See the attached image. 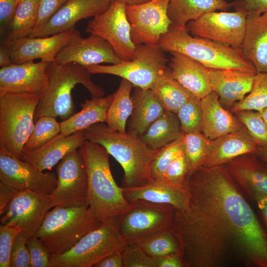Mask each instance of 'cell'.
<instances>
[{
  "label": "cell",
  "instance_id": "obj_12",
  "mask_svg": "<svg viewBox=\"0 0 267 267\" xmlns=\"http://www.w3.org/2000/svg\"><path fill=\"white\" fill-rule=\"evenodd\" d=\"M126 4L111 1L109 7L90 20L86 31L105 40L122 60H131L136 45L131 37V26L126 12Z\"/></svg>",
  "mask_w": 267,
  "mask_h": 267
},
{
  "label": "cell",
  "instance_id": "obj_32",
  "mask_svg": "<svg viewBox=\"0 0 267 267\" xmlns=\"http://www.w3.org/2000/svg\"><path fill=\"white\" fill-rule=\"evenodd\" d=\"M183 134L177 114L165 109L140 137L151 148L160 149Z\"/></svg>",
  "mask_w": 267,
  "mask_h": 267
},
{
  "label": "cell",
  "instance_id": "obj_15",
  "mask_svg": "<svg viewBox=\"0 0 267 267\" xmlns=\"http://www.w3.org/2000/svg\"><path fill=\"white\" fill-rule=\"evenodd\" d=\"M170 0H151L140 4L126 5L131 26V37L136 45L158 44L172 25L167 10Z\"/></svg>",
  "mask_w": 267,
  "mask_h": 267
},
{
  "label": "cell",
  "instance_id": "obj_6",
  "mask_svg": "<svg viewBox=\"0 0 267 267\" xmlns=\"http://www.w3.org/2000/svg\"><path fill=\"white\" fill-rule=\"evenodd\" d=\"M102 224L88 206L54 207L47 212L35 237L49 256H55L70 250L84 235Z\"/></svg>",
  "mask_w": 267,
  "mask_h": 267
},
{
  "label": "cell",
  "instance_id": "obj_3",
  "mask_svg": "<svg viewBox=\"0 0 267 267\" xmlns=\"http://www.w3.org/2000/svg\"><path fill=\"white\" fill-rule=\"evenodd\" d=\"M85 140L102 146L124 171L122 187H134L153 181L152 162L159 149L148 146L141 137L128 132L123 134L98 123L83 130Z\"/></svg>",
  "mask_w": 267,
  "mask_h": 267
},
{
  "label": "cell",
  "instance_id": "obj_18",
  "mask_svg": "<svg viewBox=\"0 0 267 267\" xmlns=\"http://www.w3.org/2000/svg\"><path fill=\"white\" fill-rule=\"evenodd\" d=\"M123 61L105 40L90 34L86 38L80 36L67 44L57 53L54 62L86 67L102 63L116 64Z\"/></svg>",
  "mask_w": 267,
  "mask_h": 267
},
{
  "label": "cell",
  "instance_id": "obj_50",
  "mask_svg": "<svg viewBox=\"0 0 267 267\" xmlns=\"http://www.w3.org/2000/svg\"><path fill=\"white\" fill-rule=\"evenodd\" d=\"M18 3V0H0V30L1 35L7 30Z\"/></svg>",
  "mask_w": 267,
  "mask_h": 267
},
{
  "label": "cell",
  "instance_id": "obj_25",
  "mask_svg": "<svg viewBox=\"0 0 267 267\" xmlns=\"http://www.w3.org/2000/svg\"><path fill=\"white\" fill-rule=\"evenodd\" d=\"M85 140L83 131L69 135L60 133L40 148L23 153L21 159L40 171L50 170L68 153L78 149Z\"/></svg>",
  "mask_w": 267,
  "mask_h": 267
},
{
  "label": "cell",
  "instance_id": "obj_26",
  "mask_svg": "<svg viewBox=\"0 0 267 267\" xmlns=\"http://www.w3.org/2000/svg\"><path fill=\"white\" fill-rule=\"evenodd\" d=\"M212 151L203 167H212L224 165L238 156L254 153L258 147L244 126L237 131L213 140Z\"/></svg>",
  "mask_w": 267,
  "mask_h": 267
},
{
  "label": "cell",
  "instance_id": "obj_34",
  "mask_svg": "<svg viewBox=\"0 0 267 267\" xmlns=\"http://www.w3.org/2000/svg\"><path fill=\"white\" fill-rule=\"evenodd\" d=\"M151 89L164 108L177 113L193 95L171 76L169 68L158 78Z\"/></svg>",
  "mask_w": 267,
  "mask_h": 267
},
{
  "label": "cell",
  "instance_id": "obj_31",
  "mask_svg": "<svg viewBox=\"0 0 267 267\" xmlns=\"http://www.w3.org/2000/svg\"><path fill=\"white\" fill-rule=\"evenodd\" d=\"M232 2L224 0H170L167 13L172 26L185 28L189 21L196 20L206 13L226 11Z\"/></svg>",
  "mask_w": 267,
  "mask_h": 267
},
{
  "label": "cell",
  "instance_id": "obj_35",
  "mask_svg": "<svg viewBox=\"0 0 267 267\" xmlns=\"http://www.w3.org/2000/svg\"><path fill=\"white\" fill-rule=\"evenodd\" d=\"M40 0L19 2L7 30L6 39L16 40L30 36L35 29Z\"/></svg>",
  "mask_w": 267,
  "mask_h": 267
},
{
  "label": "cell",
  "instance_id": "obj_40",
  "mask_svg": "<svg viewBox=\"0 0 267 267\" xmlns=\"http://www.w3.org/2000/svg\"><path fill=\"white\" fill-rule=\"evenodd\" d=\"M184 135V134L159 149L151 165L150 172L153 180L164 181L168 167L183 150Z\"/></svg>",
  "mask_w": 267,
  "mask_h": 267
},
{
  "label": "cell",
  "instance_id": "obj_7",
  "mask_svg": "<svg viewBox=\"0 0 267 267\" xmlns=\"http://www.w3.org/2000/svg\"><path fill=\"white\" fill-rule=\"evenodd\" d=\"M42 95L0 94V148L21 159L34 127L35 112Z\"/></svg>",
  "mask_w": 267,
  "mask_h": 267
},
{
  "label": "cell",
  "instance_id": "obj_42",
  "mask_svg": "<svg viewBox=\"0 0 267 267\" xmlns=\"http://www.w3.org/2000/svg\"><path fill=\"white\" fill-rule=\"evenodd\" d=\"M256 141L258 147L267 149V126L260 113L254 110L234 112Z\"/></svg>",
  "mask_w": 267,
  "mask_h": 267
},
{
  "label": "cell",
  "instance_id": "obj_43",
  "mask_svg": "<svg viewBox=\"0 0 267 267\" xmlns=\"http://www.w3.org/2000/svg\"><path fill=\"white\" fill-rule=\"evenodd\" d=\"M188 174V165L183 150L168 167L164 181L180 189H184Z\"/></svg>",
  "mask_w": 267,
  "mask_h": 267
},
{
  "label": "cell",
  "instance_id": "obj_58",
  "mask_svg": "<svg viewBox=\"0 0 267 267\" xmlns=\"http://www.w3.org/2000/svg\"><path fill=\"white\" fill-rule=\"evenodd\" d=\"M263 120L267 126V107H266L259 111Z\"/></svg>",
  "mask_w": 267,
  "mask_h": 267
},
{
  "label": "cell",
  "instance_id": "obj_2",
  "mask_svg": "<svg viewBox=\"0 0 267 267\" xmlns=\"http://www.w3.org/2000/svg\"><path fill=\"white\" fill-rule=\"evenodd\" d=\"M87 169L88 206L103 223L117 222L129 208L123 187L116 183L111 172L109 153L101 145L87 140L78 148Z\"/></svg>",
  "mask_w": 267,
  "mask_h": 267
},
{
  "label": "cell",
  "instance_id": "obj_36",
  "mask_svg": "<svg viewBox=\"0 0 267 267\" xmlns=\"http://www.w3.org/2000/svg\"><path fill=\"white\" fill-rule=\"evenodd\" d=\"M213 143L202 132L184 134L183 151L188 165L187 177L202 166L212 151Z\"/></svg>",
  "mask_w": 267,
  "mask_h": 267
},
{
  "label": "cell",
  "instance_id": "obj_48",
  "mask_svg": "<svg viewBox=\"0 0 267 267\" xmlns=\"http://www.w3.org/2000/svg\"><path fill=\"white\" fill-rule=\"evenodd\" d=\"M67 0H40L37 19L34 31L46 23Z\"/></svg>",
  "mask_w": 267,
  "mask_h": 267
},
{
  "label": "cell",
  "instance_id": "obj_45",
  "mask_svg": "<svg viewBox=\"0 0 267 267\" xmlns=\"http://www.w3.org/2000/svg\"><path fill=\"white\" fill-rule=\"evenodd\" d=\"M19 231L6 225L0 226V267H10L12 248Z\"/></svg>",
  "mask_w": 267,
  "mask_h": 267
},
{
  "label": "cell",
  "instance_id": "obj_49",
  "mask_svg": "<svg viewBox=\"0 0 267 267\" xmlns=\"http://www.w3.org/2000/svg\"><path fill=\"white\" fill-rule=\"evenodd\" d=\"M233 7L247 17L267 12V0H234Z\"/></svg>",
  "mask_w": 267,
  "mask_h": 267
},
{
  "label": "cell",
  "instance_id": "obj_19",
  "mask_svg": "<svg viewBox=\"0 0 267 267\" xmlns=\"http://www.w3.org/2000/svg\"><path fill=\"white\" fill-rule=\"evenodd\" d=\"M48 63L34 61L12 63L0 69V94L20 93L42 95L47 82Z\"/></svg>",
  "mask_w": 267,
  "mask_h": 267
},
{
  "label": "cell",
  "instance_id": "obj_27",
  "mask_svg": "<svg viewBox=\"0 0 267 267\" xmlns=\"http://www.w3.org/2000/svg\"><path fill=\"white\" fill-rule=\"evenodd\" d=\"M241 49L257 73H267V12L247 17Z\"/></svg>",
  "mask_w": 267,
  "mask_h": 267
},
{
  "label": "cell",
  "instance_id": "obj_23",
  "mask_svg": "<svg viewBox=\"0 0 267 267\" xmlns=\"http://www.w3.org/2000/svg\"><path fill=\"white\" fill-rule=\"evenodd\" d=\"M170 53L169 68L173 78L199 99L212 91L208 68L181 53L172 51Z\"/></svg>",
  "mask_w": 267,
  "mask_h": 267
},
{
  "label": "cell",
  "instance_id": "obj_13",
  "mask_svg": "<svg viewBox=\"0 0 267 267\" xmlns=\"http://www.w3.org/2000/svg\"><path fill=\"white\" fill-rule=\"evenodd\" d=\"M51 208L50 195L29 189L19 190L1 216L0 224L17 229L28 239L35 237Z\"/></svg>",
  "mask_w": 267,
  "mask_h": 267
},
{
  "label": "cell",
  "instance_id": "obj_20",
  "mask_svg": "<svg viewBox=\"0 0 267 267\" xmlns=\"http://www.w3.org/2000/svg\"><path fill=\"white\" fill-rule=\"evenodd\" d=\"M108 0H67L53 16L30 37H47L69 31L80 20L95 17L109 6Z\"/></svg>",
  "mask_w": 267,
  "mask_h": 267
},
{
  "label": "cell",
  "instance_id": "obj_52",
  "mask_svg": "<svg viewBox=\"0 0 267 267\" xmlns=\"http://www.w3.org/2000/svg\"><path fill=\"white\" fill-rule=\"evenodd\" d=\"M153 259L156 267H183L180 254H171Z\"/></svg>",
  "mask_w": 267,
  "mask_h": 267
},
{
  "label": "cell",
  "instance_id": "obj_4",
  "mask_svg": "<svg viewBox=\"0 0 267 267\" xmlns=\"http://www.w3.org/2000/svg\"><path fill=\"white\" fill-rule=\"evenodd\" d=\"M78 84L83 85L92 97L104 95L103 89L91 79L85 67L78 64L48 63L47 82L37 106L34 120L42 116L66 120L74 114L72 90Z\"/></svg>",
  "mask_w": 267,
  "mask_h": 267
},
{
  "label": "cell",
  "instance_id": "obj_30",
  "mask_svg": "<svg viewBox=\"0 0 267 267\" xmlns=\"http://www.w3.org/2000/svg\"><path fill=\"white\" fill-rule=\"evenodd\" d=\"M113 99V93L86 99L81 104L80 111L60 122V133L69 135L83 131L93 124L106 122L108 110Z\"/></svg>",
  "mask_w": 267,
  "mask_h": 267
},
{
  "label": "cell",
  "instance_id": "obj_59",
  "mask_svg": "<svg viewBox=\"0 0 267 267\" xmlns=\"http://www.w3.org/2000/svg\"><path fill=\"white\" fill-rule=\"evenodd\" d=\"M21 0H18V1L19 2V1H21Z\"/></svg>",
  "mask_w": 267,
  "mask_h": 267
},
{
  "label": "cell",
  "instance_id": "obj_5",
  "mask_svg": "<svg viewBox=\"0 0 267 267\" xmlns=\"http://www.w3.org/2000/svg\"><path fill=\"white\" fill-rule=\"evenodd\" d=\"M158 44L164 51L184 54L208 69H236L257 73L240 48L199 37H193L186 28L171 26Z\"/></svg>",
  "mask_w": 267,
  "mask_h": 267
},
{
  "label": "cell",
  "instance_id": "obj_39",
  "mask_svg": "<svg viewBox=\"0 0 267 267\" xmlns=\"http://www.w3.org/2000/svg\"><path fill=\"white\" fill-rule=\"evenodd\" d=\"M267 107V73H257L251 90L230 109L233 113L241 110L260 111Z\"/></svg>",
  "mask_w": 267,
  "mask_h": 267
},
{
  "label": "cell",
  "instance_id": "obj_47",
  "mask_svg": "<svg viewBox=\"0 0 267 267\" xmlns=\"http://www.w3.org/2000/svg\"><path fill=\"white\" fill-rule=\"evenodd\" d=\"M27 245L30 256L31 267H49V254L37 238L28 239Z\"/></svg>",
  "mask_w": 267,
  "mask_h": 267
},
{
  "label": "cell",
  "instance_id": "obj_16",
  "mask_svg": "<svg viewBox=\"0 0 267 267\" xmlns=\"http://www.w3.org/2000/svg\"><path fill=\"white\" fill-rule=\"evenodd\" d=\"M0 181L18 190L29 189L50 195L57 185L54 173H44L31 163L0 148Z\"/></svg>",
  "mask_w": 267,
  "mask_h": 267
},
{
  "label": "cell",
  "instance_id": "obj_37",
  "mask_svg": "<svg viewBox=\"0 0 267 267\" xmlns=\"http://www.w3.org/2000/svg\"><path fill=\"white\" fill-rule=\"evenodd\" d=\"M153 259L180 254L178 242L169 229L160 231L133 242Z\"/></svg>",
  "mask_w": 267,
  "mask_h": 267
},
{
  "label": "cell",
  "instance_id": "obj_9",
  "mask_svg": "<svg viewBox=\"0 0 267 267\" xmlns=\"http://www.w3.org/2000/svg\"><path fill=\"white\" fill-rule=\"evenodd\" d=\"M158 44L136 45L133 59L111 65L99 64L84 67L91 74L117 76L131 82L134 87L151 89L168 68V59Z\"/></svg>",
  "mask_w": 267,
  "mask_h": 267
},
{
  "label": "cell",
  "instance_id": "obj_51",
  "mask_svg": "<svg viewBox=\"0 0 267 267\" xmlns=\"http://www.w3.org/2000/svg\"><path fill=\"white\" fill-rule=\"evenodd\" d=\"M19 190L0 181V215L6 211L8 205Z\"/></svg>",
  "mask_w": 267,
  "mask_h": 267
},
{
  "label": "cell",
  "instance_id": "obj_29",
  "mask_svg": "<svg viewBox=\"0 0 267 267\" xmlns=\"http://www.w3.org/2000/svg\"><path fill=\"white\" fill-rule=\"evenodd\" d=\"M135 88L132 95L133 110L128 132L141 137L165 109L151 89Z\"/></svg>",
  "mask_w": 267,
  "mask_h": 267
},
{
  "label": "cell",
  "instance_id": "obj_57",
  "mask_svg": "<svg viewBox=\"0 0 267 267\" xmlns=\"http://www.w3.org/2000/svg\"><path fill=\"white\" fill-rule=\"evenodd\" d=\"M110 1H120L125 3L127 5H134L140 4L148 2L151 0H108Z\"/></svg>",
  "mask_w": 267,
  "mask_h": 267
},
{
  "label": "cell",
  "instance_id": "obj_28",
  "mask_svg": "<svg viewBox=\"0 0 267 267\" xmlns=\"http://www.w3.org/2000/svg\"><path fill=\"white\" fill-rule=\"evenodd\" d=\"M123 188L124 197L129 203L143 200L169 204L179 210L184 209L187 204L184 188H178L165 181L153 180L140 186Z\"/></svg>",
  "mask_w": 267,
  "mask_h": 267
},
{
  "label": "cell",
  "instance_id": "obj_17",
  "mask_svg": "<svg viewBox=\"0 0 267 267\" xmlns=\"http://www.w3.org/2000/svg\"><path fill=\"white\" fill-rule=\"evenodd\" d=\"M80 36L79 31L73 28L47 37L5 39L1 44L8 49L12 63H22L37 59L50 63L54 61L61 49Z\"/></svg>",
  "mask_w": 267,
  "mask_h": 267
},
{
  "label": "cell",
  "instance_id": "obj_46",
  "mask_svg": "<svg viewBox=\"0 0 267 267\" xmlns=\"http://www.w3.org/2000/svg\"><path fill=\"white\" fill-rule=\"evenodd\" d=\"M28 239L19 233L12 248L10 267H31V259L27 247Z\"/></svg>",
  "mask_w": 267,
  "mask_h": 267
},
{
  "label": "cell",
  "instance_id": "obj_33",
  "mask_svg": "<svg viewBox=\"0 0 267 267\" xmlns=\"http://www.w3.org/2000/svg\"><path fill=\"white\" fill-rule=\"evenodd\" d=\"M133 85L122 79L119 87L113 93V101L108 110L106 123L111 130L126 133L128 119L133 110V102L131 95Z\"/></svg>",
  "mask_w": 267,
  "mask_h": 267
},
{
  "label": "cell",
  "instance_id": "obj_21",
  "mask_svg": "<svg viewBox=\"0 0 267 267\" xmlns=\"http://www.w3.org/2000/svg\"><path fill=\"white\" fill-rule=\"evenodd\" d=\"M224 165L237 184L254 199L267 196V163L254 153L238 156Z\"/></svg>",
  "mask_w": 267,
  "mask_h": 267
},
{
  "label": "cell",
  "instance_id": "obj_14",
  "mask_svg": "<svg viewBox=\"0 0 267 267\" xmlns=\"http://www.w3.org/2000/svg\"><path fill=\"white\" fill-rule=\"evenodd\" d=\"M242 12L211 11L186 25L192 35L241 49L246 27Z\"/></svg>",
  "mask_w": 267,
  "mask_h": 267
},
{
  "label": "cell",
  "instance_id": "obj_44",
  "mask_svg": "<svg viewBox=\"0 0 267 267\" xmlns=\"http://www.w3.org/2000/svg\"><path fill=\"white\" fill-rule=\"evenodd\" d=\"M122 254L124 267H156L154 259L135 243H129Z\"/></svg>",
  "mask_w": 267,
  "mask_h": 267
},
{
  "label": "cell",
  "instance_id": "obj_56",
  "mask_svg": "<svg viewBox=\"0 0 267 267\" xmlns=\"http://www.w3.org/2000/svg\"><path fill=\"white\" fill-rule=\"evenodd\" d=\"M254 153L260 159L267 163V149L258 147Z\"/></svg>",
  "mask_w": 267,
  "mask_h": 267
},
{
  "label": "cell",
  "instance_id": "obj_24",
  "mask_svg": "<svg viewBox=\"0 0 267 267\" xmlns=\"http://www.w3.org/2000/svg\"><path fill=\"white\" fill-rule=\"evenodd\" d=\"M202 112L201 132L214 140L244 127L236 116L222 105L217 93L211 91L201 99Z\"/></svg>",
  "mask_w": 267,
  "mask_h": 267
},
{
  "label": "cell",
  "instance_id": "obj_22",
  "mask_svg": "<svg viewBox=\"0 0 267 267\" xmlns=\"http://www.w3.org/2000/svg\"><path fill=\"white\" fill-rule=\"evenodd\" d=\"M256 73L236 69H209L212 90L217 93L222 106L230 109L250 92Z\"/></svg>",
  "mask_w": 267,
  "mask_h": 267
},
{
  "label": "cell",
  "instance_id": "obj_55",
  "mask_svg": "<svg viewBox=\"0 0 267 267\" xmlns=\"http://www.w3.org/2000/svg\"><path fill=\"white\" fill-rule=\"evenodd\" d=\"M261 211L263 219L267 225V196H263L255 200Z\"/></svg>",
  "mask_w": 267,
  "mask_h": 267
},
{
  "label": "cell",
  "instance_id": "obj_11",
  "mask_svg": "<svg viewBox=\"0 0 267 267\" xmlns=\"http://www.w3.org/2000/svg\"><path fill=\"white\" fill-rule=\"evenodd\" d=\"M56 172L57 185L50 195L52 208L88 206L87 171L78 149L58 163Z\"/></svg>",
  "mask_w": 267,
  "mask_h": 267
},
{
  "label": "cell",
  "instance_id": "obj_38",
  "mask_svg": "<svg viewBox=\"0 0 267 267\" xmlns=\"http://www.w3.org/2000/svg\"><path fill=\"white\" fill-rule=\"evenodd\" d=\"M60 131V122L57 121L56 118L48 116L40 117L23 147L22 154L40 148L59 134Z\"/></svg>",
  "mask_w": 267,
  "mask_h": 267
},
{
  "label": "cell",
  "instance_id": "obj_41",
  "mask_svg": "<svg viewBox=\"0 0 267 267\" xmlns=\"http://www.w3.org/2000/svg\"><path fill=\"white\" fill-rule=\"evenodd\" d=\"M184 134L202 132L201 99L192 95L176 113Z\"/></svg>",
  "mask_w": 267,
  "mask_h": 267
},
{
  "label": "cell",
  "instance_id": "obj_8",
  "mask_svg": "<svg viewBox=\"0 0 267 267\" xmlns=\"http://www.w3.org/2000/svg\"><path fill=\"white\" fill-rule=\"evenodd\" d=\"M118 222L103 223L67 252L49 256V267H91L106 256L122 252L129 242L121 234Z\"/></svg>",
  "mask_w": 267,
  "mask_h": 267
},
{
  "label": "cell",
  "instance_id": "obj_54",
  "mask_svg": "<svg viewBox=\"0 0 267 267\" xmlns=\"http://www.w3.org/2000/svg\"><path fill=\"white\" fill-rule=\"evenodd\" d=\"M12 64L10 53L6 47L3 44L0 46V66H7Z\"/></svg>",
  "mask_w": 267,
  "mask_h": 267
},
{
  "label": "cell",
  "instance_id": "obj_10",
  "mask_svg": "<svg viewBox=\"0 0 267 267\" xmlns=\"http://www.w3.org/2000/svg\"><path fill=\"white\" fill-rule=\"evenodd\" d=\"M130 203L129 209L118 222L121 234L129 243L170 229L175 213L174 206L143 200Z\"/></svg>",
  "mask_w": 267,
  "mask_h": 267
},
{
  "label": "cell",
  "instance_id": "obj_1",
  "mask_svg": "<svg viewBox=\"0 0 267 267\" xmlns=\"http://www.w3.org/2000/svg\"><path fill=\"white\" fill-rule=\"evenodd\" d=\"M184 188L170 228L183 267H267V235L225 165L202 166Z\"/></svg>",
  "mask_w": 267,
  "mask_h": 267
},
{
  "label": "cell",
  "instance_id": "obj_53",
  "mask_svg": "<svg viewBox=\"0 0 267 267\" xmlns=\"http://www.w3.org/2000/svg\"><path fill=\"white\" fill-rule=\"evenodd\" d=\"M94 267H124L122 252L112 253L100 260Z\"/></svg>",
  "mask_w": 267,
  "mask_h": 267
}]
</instances>
